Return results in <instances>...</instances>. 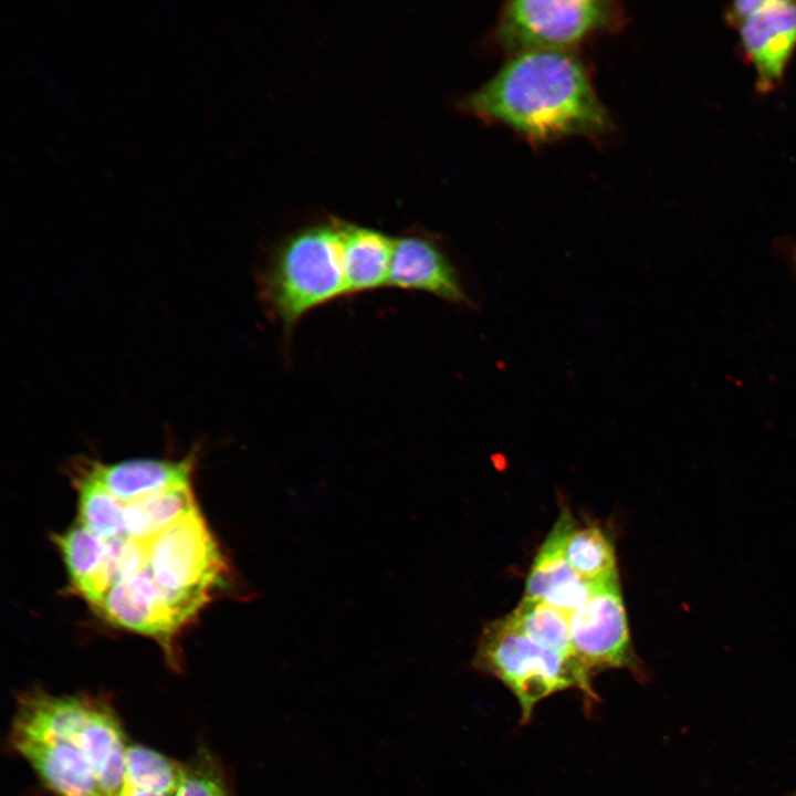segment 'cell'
<instances>
[{
    "instance_id": "obj_14",
    "label": "cell",
    "mask_w": 796,
    "mask_h": 796,
    "mask_svg": "<svg viewBox=\"0 0 796 796\" xmlns=\"http://www.w3.org/2000/svg\"><path fill=\"white\" fill-rule=\"evenodd\" d=\"M198 509L191 484L150 494L125 505V536L149 543L163 531Z\"/></svg>"
},
{
    "instance_id": "obj_21",
    "label": "cell",
    "mask_w": 796,
    "mask_h": 796,
    "mask_svg": "<svg viewBox=\"0 0 796 796\" xmlns=\"http://www.w3.org/2000/svg\"><path fill=\"white\" fill-rule=\"evenodd\" d=\"M176 796H231L220 762L201 747L184 763L181 782Z\"/></svg>"
},
{
    "instance_id": "obj_22",
    "label": "cell",
    "mask_w": 796,
    "mask_h": 796,
    "mask_svg": "<svg viewBox=\"0 0 796 796\" xmlns=\"http://www.w3.org/2000/svg\"><path fill=\"white\" fill-rule=\"evenodd\" d=\"M598 582H588L577 576L553 587L540 600L569 618L589 598Z\"/></svg>"
},
{
    "instance_id": "obj_3",
    "label": "cell",
    "mask_w": 796,
    "mask_h": 796,
    "mask_svg": "<svg viewBox=\"0 0 796 796\" xmlns=\"http://www.w3.org/2000/svg\"><path fill=\"white\" fill-rule=\"evenodd\" d=\"M259 291L286 333L310 311L347 295L339 221L310 226L284 239L260 274Z\"/></svg>"
},
{
    "instance_id": "obj_13",
    "label": "cell",
    "mask_w": 796,
    "mask_h": 796,
    "mask_svg": "<svg viewBox=\"0 0 796 796\" xmlns=\"http://www.w3.org/2000/svg\"><path fill=\"white\" fill-rule=\"evenodd\" d=\"M347 295L388 285L394 240L370 228L339 221Z\"/></svg>"
},
{
    "instance_id": "obj_4",
    "label": "cell",
    "mask_w": 796,
    "mask_h": 796,
    "mask_svg": "<svg viewBox=\"0 0 796 796\" xmlns=\"http://www.w3.org/2000/svg\"><path fill=\"white\" fill-rule=\"evenodd\" d=\"M473 667L496 678L513 693L522 724L531 721L541 701L559 691L576 688L588 700L598 701L591 674L584 666L533 641L509 615L485 626Z\"/></svg>"
},
{
    "instance_id": "obj_1",
    "label": "cell",
    "mask_w": 796,
    "mask_h": 796,
    "mask_svg": "<svg viewBox=\"0 0 796 796\" xmlns=\"http://www.w3.org/2000/svg\"><path fill=\"white\" fill-rule=\"evenodd\" d=\"M460 107L538 146L568 137L603 140L615 128L587 66L568 51L511 54Z\"/></svg>"
},
{
    "instance_id": "obj_19",
    "label": "cell",
    "mask_w": 796,
    "mask_h": 796,
    "mask_svg": "<svg viewBox=\"0 0 796 796\" xmlns=\"http://www.w3.org/2000/svg\"><path fill=\"white\" fill-rule=\"evenodd\" d=\"M564 548L569 565L585 580L598 582L618 572L612 542L597 526L577 527L575 523Z\"/></svg>"
},
{
    "instance_id": "obj_7",
    "label": "cell",
    "mask_w": 796,
    "mask_h": 796,
    "mask_svg": "<svg viewBox=\"0 0 796 796\" xmlns=\"http://www.w3.org/2000/svg\"><path fill=\"white\" fill-rule=\"evenodd\" d=\"M576 657L593 675L610 668H626L647 679L633 652L618 572L601 579L585 604L569 617Z\"/></svg>"
},
{
    "instance_id": "obj_23",
    "label": "cell",
    "mask_w": 796,
    "mask_h": 796,
    "mask_svg": "<svg viewBox=\"0 0 796 796\" xmlns=\"http://www.w3.org/2000/svg\"><path fill=\"white\" fill-rule=\"evenodd\" d=\"M117 796H167V795L135 788V787H132L128 785H123V787Z\"/></svg>"
},
{
    "instance_id": "obj_18",
    "label": "cell",
    "mask_w": 796,
    "mask_h": 796,
    "mask_svg": "<svg viewBox=\"0 0 796 796\" xmlns=\"http://www.w3.org/2000/svg\"><path fill=\"white\" fill-rule=\"evenodd\" d=\"M509 616L533 641L583 666L573 648L566 615L543 600L523 597Z\"/></svg>"
},
{
    "instance_id": "obj_10",
    "label": "cell",
    "mask_w": 796,
    "mask_h": 796,
    "mask_svg": "<svg viewBox=\"0 0 796 796\" xmlns=\"http://www.w3.org/2000/svg\"><path fill=\"white\" fill-rule=\"evenodd\" d=\"M739 27L761 88L772 87L781 80L796 48V2L762 0Z\"/></svg>"
},
{
    "instance_id": "obj_20",
    "label": "cell",
    "mask_w": 796,
    "mask_h": 796,
    "mask_svg": "<svg viewBox=\"0 0 796 796\" xmlns=\"http://www.w3.org/2000/svg\"><path fill=\"white\" fill-rule=\"evenodd\" d=\"M184 771L179 763L143 745H128L124 762V785L176 796Z\"/></svg>"
},
{
    "instance_id": "obj_17",
    "label": "cell",
    "mask_w": 796,
    "mask_h": 796,
    "mask_svg": "<svg viewBox=\"0 0 796 796\" xmlns=\"http://www.w3.org/2000/svg\"><path fill=\"white\" fill-rule=\"evenodd\" d=\"M574 524L569 512L561 513L531 566L524 597L542 599L553 587L578 576L569 565L564 548L567 533Z\"/></svg>"
},
{
    "instance_id": "obj_8",
    "label": "cell",
    "mask_w": 796,
    "mask_h": 796,
    "mask_svg": "<svg viewBox=\"0 0 796 796\" xmlns=\"http://www.w3.org/2000/svg\"><path fill=\"white\" fill-rule=\"evenodd\" d=\"M97 610L113 626L155 639L170 664L177 663L176 636L198 612L161 588L148 565L115 584Z\"/></svg>"
},
{
    "instance_id": "obj_2",
    "label": "cell",
    "mask_w": 796,
    "mask_h": 796,
    "mask_svg": "<svg viewBox=\"0 0 796 796\" xmlns=\"http://www.w3.org/2000/svg\"><path fill=\"white\" fill-rule=\"evenodd\" d=\"M10 735L66 744L92 766L109 796L124 785L127 750L122 722L105 700L33 690L18 699Z\"/></svg>"
},
{
    "instance_id": "obj_12",
    "label": "cell",
    "mask_w": 796,
    "mask_h": 796,
    "mask_svg": "<svg viewBox=\"0 0 796 796\" xmlns=\"http://www.w3.org/2000/svg\"><path fill=\"white\" fill-rule=\"evenodd\" d=\"M10 743L53 796H109L88 762L73 747L10 735Z\"/></svg>"
},
{
    "instance_id": "obj_11",
    "label": "cell",
    "mask_w": 796,
    "mask_h": 796,
    "mask_svg": "<svg viewBox=\"0 0 796 796\" xmlns=\"http://www.w3.org/2000/svg\"><path fill=\"white\" fill-rule=\"evenodd\" d=\"M92 474L119 501L127 504L169 489L191 484L196 453L180 460L133 459L116 463L83 461Z\"/></svg>"
},
{
    "instance_id": "obj_24",
    "label": "cell",
    "mask_w": 796,
    "mask_h": 796,
    "mask_svg": "<svg viewBox=\"0 0 796 796\" xmlns=\"http://www.w3.org/2000/svg\"><path fill=\"white\" fill-rule=\"evenodd\" d=\"M793 796H796V793Z\"/></svg>"
},
{
    "instance_id": "obj_16",
    "label": "cell",
    "mask_w": 796,
    "mask_h": 796,
    "mask_svg": "<svg viewBox=\"0 0 796 796\" xmlns=\"http://www.w3.org/2000/svg\"><path fill=\"white\" fill-rule=\"evenodd\" d=\"M61 551L71 584L84 598L104 568L109 542L100 538L81 523L54 538Z\"/></svg>"
},
{
    "instance_id": "obj_9",
    "label": "cell",
    "mask_w": 796,
    "mask_h": 796,
    "mask_svg": "<svg viewBox=\"0 0 796 796\" xmlns=\"http://www.w3.org/2000/svg\"><path fill=\"white\" fill-rule=\"evenodd\" d=\"M388 285L429 293L443 301L469 305L460 274L443 250L422 235L394 240Z\"/></svg>"
},
{
    "instance_id": "obj_5",
    "label": "cell",
    "mask_w": 796,
    "mask_h": 796,
    "mask_svg": "<svg viewBox=\"0 0 796 796\" xmlns=\"http://www.w3.org/2000/svg\"><path fill=\"white\" fill-rule=\"evenodd\" d=\"M626 10L609 0H516L501 9L494 43L514 54L525 51H568L593 38L620 30Z\"/></svg>"
},
{
    "instance_id": "obj_6",
    "label": "cell",
    "mask_w": 796,
    "mask_h": 796,
    "mask_svg": "<svg viewBox=\"0 0 796 796\" xmlns=\"http://www.w3.org/2000/svg\"><path fill=\"white\" fill-rule=\"evenodd\" d=\"M147 565L161 588L198 611L222 584L227 572L219 546L199 509L148 543Z\"/></svg>"
},
{
    "instance_id": "obj_15",
    "label": "cell",
    "mask_w": 796,
    "mask_h": 796,
    "mask_svg": "<svg viewBox=\"0 0 796 796\" xmlns=\"http://www.w3.org/2000/svg\"><path fill=\"white\" fill-rule=\"evenodd\" d=\"M80 523L105 541L125 536V503L115 498L86 468L80 463L76 476Z\"/></svg>"
}]
</instances>
